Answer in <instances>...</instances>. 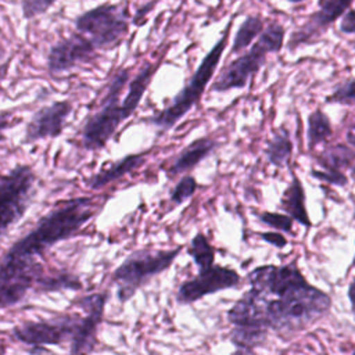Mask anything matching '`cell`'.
Segmentation results:
<instances>
[{
  "label": "cell",
  "instance_id": "1",
  "mask_svg": "<svg viewBox=\"0 0 355 355\" xmlns=\"http://www.w3.org/2000/svg\"><path fill=\"white\" fill-rule=\"evenodd\" d=\"M251 290L261 304L265 326L277 334L297 333L320 316L330 297L311 286L297 265H261L247 275Z\"/></svg>",
  "mask_w": 355,
  "mask_h": 355
},
{
  "label": "cell",
  "instance_id": "2",
  "mask_svg": "<svg viewBox=\"0 0 355 355\" xmlns=\"http://www.w3.org/2000/svg\"><path fill=\"white\" fill-rule=\"evenodd\" d=\"M157 67L146 62L137 75L132 79L128 93L119 104L121 93L130 79L129 68H119L108 82L105 93L100 101V108L92 114L82 128V144L89 151H97L105 147L121 123L133 115L139 107Z\"/></svg>",
  "mask_w": 355,
  "mask_h": 355
},
{
  "label": "cell",
  "instance_id": "3",
  "mask_svg": "<svg viewBox=\"0 0 355 355\" xmlns=\"http://www.w3.org/2000/svg\"><path fill=\"white\" fill-rule=\"evenodd\" d=\"M93 197H75L64 201L42 216L33 229L19 237L3 254L6 258L36 259L54 244L68 240L98 212Z\"/></svg>",
  "mask_w": 355,
  "mask_h": 355
},
{
  "label": "cell",
  "instance_id": "4",
  "mask_svg": "<svg viewBox=\"0 0 355 355\" xmlns=\"http://www.w3.org/2000/svg\"><path fill=\"white\" fill-rule=\"evenodd\" d=\"M232 22L226 25L222 36L218 42L211 47V50L204 55L200 65L189 79V82L182 87V90L172 98L171 104L162 108L158 114L151 115L146 121L154 126H157L161 132H166L173 128L201 98L205 92L211 78L214 76L222 54L227 46L229 32Z\"/></svg>",
  "mask_w": 355,
  "mask_h": 355
},
{
  "label": "cell",
  "instance_id": "5",
  "mask_svg": "<svg viewBox=\"0 0 355 355\" xmlns=\"http://www.w3.org/2000/svg\"><path fill=\"white\" fill-rule=\"evenodd\" d=\"M286 29L282 24L272 21L258 36L257 42L248 51L229 62L211 85V90L216 93L229 92L232 89H243L248 85L266 62V55L279 53L284 44Z\"/></svg>",
  "mask_w": 355,
  "mask_h": 355
},
{
  "label": "cell",
  "instance_id": "6",
  "mask_svg": "<svg viewBox=\"0 0 355 355\" xmlns=\"http://www.w3.org/2000/svg\"><path fill=\"white\" fill-rule=\"evenodd\" d=\"M183 245L169 250H140L132 252L111 276L118 286L116 297L121 302L128 301L144 283L165 272L182 252Z\"/></svg>",
  "mask_w": 355,
  "mask_h": 355
},
{
  "label": "cell",
  "instance_id": "7",
  "mask_svg": "<svg viewBox=\"0 0 355 355\" xmlns=\"http://www.w3.org/2000/svg\"><path fill=\"white\" fill-rule=\"evenodd\" d=\"M75 28L89 36L97 50H110L129 33L128 8L122 3H103L79 14Z\"/></svg>",
  "mask_w": 355,
  "mask_h": 355
},
{
  "label": "cell",
  "instance_id": "8",
  "mask_svg": "<svg viewBox=\"0 0 355 355\" xmlns=\"http://www.w3.org/2000/svg\"><path fill=\"white\" fill-rule=\"evenodd\" d=\"M35 172L26 164H18L0 178V222L1 236H6L26 212L35 184Z\"/></svg>",
  "mask_w": 355,
  "mask_h": 355
},
{
  "label": "cell",
  "instance_id": "9",
  "mask_svg": "<svg viewBox=\"0 0 355 355\" xmlns=\"http://www.w3.org/2000/svg\"><path fill=\"white\" fill-rule=\"evenodd\" d=\"M43 273V265L36 259L3 257L0 270L1 309L4 311L21 302Z\"/></svg>",
  "mask_w": 355,
  "mask_h": 355
},
{
  "label": "cell",
  "instance_id": "10",
  "mask_svg": "<svg viewBox=\"0 0 355 355\" xmlns=\"http://www.w3.org/2000/svg\"><path fill=\"white\" fill-rule=\"evenodd\" d=\"M79 315H61L47 320L25 322L11 330V337L26 345H61L72 340L79 320Z\"/></svg>",
  "mask_w": 355,
  "mask_h": 355
},
{
  "label": "cell",
  "instance_id": "11",
  "mask_svg": "<svg viewBox=\"0 0 355 355\" xmlns=\"http://www.w3.org/2000/svg\"><path fill=\"white\" fill-rule=\"evenodd\" d=\"M240 282L241 276L234 269L214 263L208 269L198 270L193 279L186 280L179 286L176 302L180 305H190L205 295L237 287Z\"/></svg>",
  "mask_w": 355,
  "mask_h": 355
},
{
  "label": "cell",
  "instance_id": "12",
  "mask_svg": "<svg viewBox=\"0 0 355 355\" xmlns=\"http://www.w3.org/2000/svg\"><path fill=\"white\" fill-rule=\"evenodd\" d=\"M107 300V293H93L75 301V305L86 315L80 318L78 329L71 340V354H89L96 349L97 331L104 318Z\"/></svg>",
  "mask_w": 355,
  "mask_h": 355
},
{
  "label": "cell",
  "instance_id": "13",
  "mask_svg": "<svg viewBox=\"0 0 355 355\" xmlns=\"http://www.w3.org/2000/svg\"><path fill=\"white\" fill-rule=\"evenodd\" d=\"M97 47L82 32H72L69 36L54 43L47 54V71L51 75L71 71L72 68L86 64L96 57Z\"/></svg>",
  "mask_w": 355,
  "mask_h": 355
},
{
  "label": "cell",
  "instance_id": "14",
  "mask_svg": "<svg viewBox=\"0 0 355 355\" xmlns=\"http://www.w3.org/2000/svg\"><path fill=\"white\" fill-rule=\"evenodd\" d=\"M73 107L68 100L51 103L37 110L25 126L24 143L31 144L43 139L58 137L71 115Z\"/></svg>",
  "mask_w": 355,
  "mask_h": 355
},
{
  "label": "cell",
  "instance_id": "15",
  "mask_svg": "<svg viewBox=\"0 0 355 355\" xmlns=\"http://www.w3.org/2000/svg\"><path fill=\"white\" fill-rule=\"evenodd\" d=\"M354 0H319L318 10L309 15L308 21L291 36L290 49L309 42L312 37L318 36L323 31H326L338 17L349 8Z\"/></svg>",
  "mask_w": 355,
  "mask_h": 355
},
{
  "label": "cell",
  "instance_id": "16",
  "mask_svg": "<svg viewBox=\"0 0 355 355\" xmlns=\"http://www.w3.org/2000/svg\"><path fill=\"white\" fill-rule=\"evenodd\" d=\"M218 147V141L204 136L193 140L189 146H186L172 161V164L165 169L169 179H173L178 175L189 172L194 169L201 161H204L211 153Z\"/></svg>",
  "mask_w": 355,
  "mask_h": 355
},
{
  "label": "cell",
  "instance_id": "17",
  "mask_svg": "<svg viewBox=\"0 0 355 355\" xmlns=\"http://www.w3.org/2000/svg\"><path fill=\"white\" fill-rule=\"evenodd\" d=\"M146 155L147 153H135V154H128L123 158L112 162L111 165H108L104 169H100L98 172H96L94 175H92L86 184L93 189V190H98L105 187L110 183H114L115 180L123 178L125 175L133 172L135 169H137L144 161H146Z\"/></svg>",
  "mask_w": 355,
  "mask_h": 355
},
{
  "label": "cell",
  "instance_id": "18",
  "mask_svg": "<svg viewBox=\"0 0 355 355\" xmlns=\"http://www.w3.org/2000/svg\"><path fill=\"white\" fill-rule=\"evenodd\" d=\"M280 208L301 225L311 226V220L305 208V193L295 173H293L291 183L287 186L282 196Z\"/></svg>",
  "mask_w": 355,
  "mask_h": 355
},
{
  "label": "cell",
  "instance_id": "19",
  "mask_svg": "<svg viewBox=\"0 0 355 355\" xmlns=\"http://www.w3.org/2000/svg\"><path fill=\"white\" fill-rule=\"evenodd\" d=\"M265 29V21L259 14L247 15L243 22L239 25L232 44V54H239L244 51L255 37H258Z\"/></svg>",
  "mask_w": 355,
  "mask_h": 355
},
{
  "label": "cell",
  "instance_id": "20",
  "mask_svg": "<svg viewBox=\"0 0 355 355\" xmlns=\"http://www.w3.org/2000/svg\"><path fill=\"white\" fill-rule=\"evenodd\" d=\"M268 336V329L252 326H234L230 333V340L239 352H252L261 347Z\"/></svg>",
  "mask_w": 355,
  "mask_h": 355
},
{
  "label": "cell",
  "instance_id": "21",
  "mask_svg": "<svg viewBox=\"0 0 355 355\" xmlns=\"http://www.w3.org/2000/svg\"><path fill=\"white\" fill-rule=\"evenodd\" d=\"M291 153H293V143H291L290 135L284 128H280L273 135V137L268 141V146L265 150L268 162L277 168H282L288 162Z\"/></svg>",
  "mask_w": 355,
  "mask_h": 355
},
{
  "label": "cell",
  "instance_id": "22",
  "mask_svg": "<svg viewBox=\"0 0 355 355\" xmlns=\"http://www.w3.org/2000/svg\"><path fill=\"white\" fill-rule=\"evenodd\" d=\"M35 286L39 293H51L58 290H79L83 287L79 277L68 272H60L50 276L43 273L36 280Z\"/></svg>",
  "mask_w": 355,
  "mask_h": 355
},
{
  "label": "cell",
  "instance_id": "23",
  "mask_svg": "<svg viewBox=\"0 0 355 355\" xmlns=\"http://www.w3.org/2000/svg\"><path fill=\"white\" fill-rule=\"evenodd\" d=\"M187 254L193 258L194 263L198 266V270L208 269L215 262V248L204 233H197L191 239L187 247Z\"/></svg>",
  "mask_w": 355,
  "mask_h": 355
},
{
  "label": "cell",
  "instance_id": "24",
  "mask_svg": "<svg viewBox=\"0 0 355 355\" xmlns=\"http://www.w3.org/2000/svg\"><path fill=\"white\" fill-rule=\"evenodd\" d=\"M324 169H337L340 168H354L355 171V153L344 146H334L327 148L319 158Z\"/></svg>",
  "mask_w": 355,
  "mask_h": 355
},
{
  "label": "cell",
  "instance_id": "25",
  "mask_svg": "<svg viewBox=\"0 0 355 355\" xmlns=\"http://www.w3.org/2000/svg\"><path fill=\"white\" fill-rule=\"evenodd\" d=\"M331 135V126L329 118L316 110L308 116V146L313 148L316 144L324 141Z\"/></svg>",
  "mask_w": 355,
  "mask_h": 355
},
{
  "label": "cell",
  "instance_id": "26",
  "mask_svg": "<svg viewBox=\"0 0 355 355\" xmlns=\"http://www.w3.org/2000/svg\"><path fill=\"white\" fill-rule=\"evenodd\" d=\"M197 190V182L191 175H186L180 178V180L176 183L171 193V202L173 205H180L184 201H187Z\"/></svg>",
  "mask_w": 355,
  "mask_h": 355
},
{
  "label": "cell",
  "instance_id": "27",
  "mask_svg": "<svg viewBox=\"0 0 355 355\" xmlns=\"http://www.w3.org/2000/svg\"><path fill=\"white\" fill-rule=\"evenodd\" d=\"M259 222L273 227L276 230L280 232H286V233H291L293 232V218L287 214H279V212H269V211H263L261 214L257 215Z\"/></svg>",
  "mask_w": 355,
  "mask_h": 355
},
{
  "label": "cell",
  "instance_id": "28",
  "mask_svg": "<svg viewBox=\"0 0 355 355\" xmlns=\"http://www.w3.org/2000/svg\"><path fill=\"white\" fill-rule=\"evenodd\" d=\"M57 0H21V11L25 19L44 14Z\"/></svg>",
  "mask_w": 355,
  "mask_h": 355
},
{
  "label": "cell",
  "instance_id": "29",
  "mask_svg": "<svg viewBox=\"0 0 355 355\" xmlns=\"http://www.w3.org/2000/svg\"><path fill=\"white\" fill-rule=\"evenodd\" d=\"M327 101H334L340 104H355V79L340 86Z\"/></svg>",
  "mask_w": 355,
  "mask_h": 355
},
{
  "label": "cell",
  "instance_id": "30",
  "mask_svg": "<svg viewBox=\"0 0 355 355\" xmlns=\"http://www.w3.org/2000/svg\"><path fill=\"white\" fill-rule=\"evenodd\" d=\"M312 175L316 179L324 180L327 183L331 184H337V186H344L347 184V178L337 169H323V171H312Z\"/></svg>",
  "mask_w": 355,
  "mask_h": 355
},
{
  "label": "cell",
  "instance_id": "31",
  "mask_svg": "<svg viewBox=\"0 0 355 355\" xmlns=\"http://www.w3.org/2000/svg\"><path fill=\"white\" fill-rule=\"evenodd\" d=\"M340 31L344 33H355V8H348L340 21Z\"/></svg>",
  "mask_w": 355,
  "mask_h": 355
},
{
  "label": "cell",
  "instance_id": "32",
  "mask_svg": "<svg viewBox=\"0 0 355 355\" xmlns=\"http://www.w3.org/2000/svg\"><path fill=\"white\" fill-rule=\"evenodd\" d=\"M259 237L265 241H268L269 244L277 247V248H283L287 244L286 237L282 233H276V232H266V233H259Z\"/></svg>",
  "mask_w": 355,
  "mask_h": 355
},
{
  "label": "cell",
  "instance_id": "33",
  "mask_svg": "<svg viewBox=\"0 0 355 355\" xmlns=\"http://www.w3.org/2000/svg\"><path fill=\"white\" fill-rule=\"evenodd\" d=\"M348 297H349V301H351V308H352V311L355 312V277H354V280H352L351 284H349Z\"/></svg>",
  "mask_w": 355,
  "mask_h": 355
},
{
  "label": "cell",
  "instance_id": "34",
  "mask_svg": "<svg viewBox=\"0 0 355 355\" xmlns=\"http://www.w3.org/2000/svg\"><path fill=\"white\" fill-rule=\"evenodd\" d=\"M31 354H36V352H50L49 349L44 348V345H33L32 348L28 349Z\"/></svg>",
  "mask_w": 355,
  "mask_h": 355
},
{
  "label": "cell",
  "instance_id": "35",
  "mask_svg": "<svg viewBox=\"0 0 355 355\" xmlns=\"http://www.w3.org/2000/svg\"><path fill=\"white\" fill-rule=\"evenodd\" d=\"M347 139H348V141H349L352 146H355V125L348 130Z\"/></svg>",
  "mask_w": 355,
  "mask_h": 355
},
{
  "label": "cell",
  "instance_id": "36",
  "mask_svg": "<svg viewBox=\"0 0 355 355\" xmlns=\"http://www.w3.org/2000/svg\"><path fill=\"white\" fill-rule=\"evenodd\" d=\"M288 3H293V4H297V3H302V1H305V0H287Z\"/></svg>",
  "mask_w": 355,
  "mask_h": 355
}]
</instances>
